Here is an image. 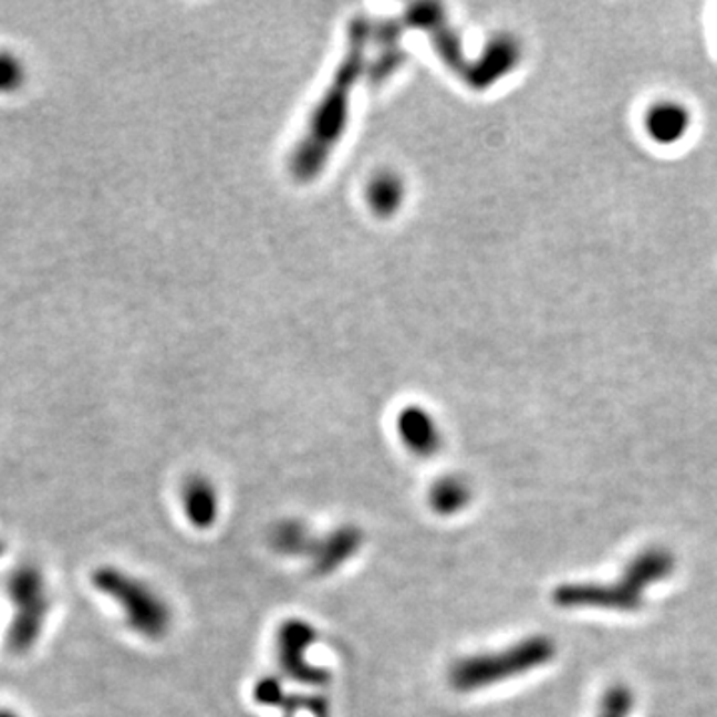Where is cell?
<instances>
[{
  "label": "cell",
  "mask_w": 717,
  "mask_h": 717,
  "mask_svg": "<svg viewBox=\"0 0 717 717\" xmlns=\"http://www.w3.org/2000/svg\"><path fill=\"white\" fill-rule=\"evenodd\" d=\"M672 570L674 557L662 548H652L634 558L624 576L614 584H567L557 588L554 602L560 607H602L634 612L642 606L646 588L669 576Z\"/></svg>",
  "instance_id": "1"
},
{
  "label": "cell",
  "mask_w": 717,
  "mask_h": 717,
  "mask_svg": "<svg viewBox=\"0 0 717 717\" xmlns=\"http://www.w3.org/2000/svg\"><path fill=\"white\" fill-rule=\"evenodd\" d=\"M554 650L557 647L550 637H528L500 652H488V654L458 659L457 664L450 667L448 679L450 686L457 692L463 694L477 692L492 684L528 674L534 667L544 666L554 657Z\"/></svg>",
  "instance_id": "2"
},
{
  "label": "cell",
  "mask_w": 717,
  "mask_h": 717,
  "mask_svg": "<svg viewBox=\"0 0 717 717\" xmlns=\"http://www.w3.org/2000/svg\"><path fill=\"white\" fill-rule=\"evenodd\" d=\"M106 590L116 596L124 612L128 614L129 624L136 627L139 634L158 637L168 630V604L146 584L122 576L118 572H110L106 576Z\"/></svg>",
  "instance_id": "3"
},
{
  "label": "cell",
  "mask_w": 717,
  "mask_h": 717,
  "mask_svg": "<svg viewBox=\"0 0 717 717\" xmlns=\"http://www.w3.org/2000/svg\"><path fill=\"white\" fill-rule=\"evenodd\" d=\"M315 642V630L308 622L289 620L285 622L278 636V656L281 669L289 677L305 682V684H323L328 682L329 674L323 667H315L305 659L309 646Z\"/></svg>",
  "instance_id": "4"
},
{
  "label": "cell",
  "mask_w": 717,
  "mask_h": 717,
  "mask_svg": "<svg viewBox=\"0 0 717 717\" xmlns=\"http://www.w3.org/2000/svg\"><path fill=\"white\" fill-rule=\"evenodd\" d=\"M694 124L692 110L676 98H662L652 102L642 116V129L646 138L664 148L684 142Z\"/></svg>",
  "instance_id": "5"
},
{
  "label": "cell",
  "mask_w": 717,
  "mask_h": 717,
  "mask_svg": "<svg viewBox=\"0 0 717 717\" xmlns=\"http://www.w3.org/2000/svg\"><path fill=\"white\" fill-rule=\"evenodd\" d=\"M361 540L363 537L355 527H341L329 532L328 537L315 540V547L311 550L313 572L328 576L333 570L343 567L357 552Z\"/></svg>",
  "instance_id": "6"
},
{
  "label": "cell",
  "mask_w": 717,
  "mask_h": 717,
  "mask_svg": "<svg viewBox=\"0 0 717 717\" xmlns=\"http://www.w3.org/2000/svg\"><path fill=\"white\" fill-rule=\"evenodd\" d=\"M181 502L189 522L196 528H209L218 518V492L208 478L189 477L181 488Z\"/></svg>",
  "instance_id": "7"
},
{
  "label": "cell",
  "mask_w": 717,
  "mask_h": 717,
  "mask_svg": "<svg viewBox=\"0 0 717 717\" xmlns=\"http://www.w3.org/2000/svg\"><path fill=\"white\" fill-rule=\"evenodd\" d=\"M398 430L408 450H413L418 457H428L437 453V427L433 418L427 417V413L418 408H408L398 420Z\"/></svg>",
  "instance_id": "8"
},
{
  "label": "cell",
  "mask_w": 717,
  "mask_h": 717,
  "mask_svg": "<svg viewBox=\"0 0 717 717\" xmlns=\"http://www.w3.org/2000/svg\"><path fill=\"white\" fill-rule=\"evenodd\" d=\"M472 498L467 480L458 477H443L428 490V505L440 517L458 515L467 508Z\"/></svg>",
  "instance_id": "9"
},
{
  "label": "cell",
  "mask_w": 717,
  "mask_h": 717,
  "mask_svg": "<svg viewBox=\"0 0 717 717\" xmlns=\"http://www.w3.org/2000/svg\"><path fill=\"white\" fill-rule=\"evenodd\" d=\"M271 547L278 550L279 554L299 557V554H311L315 547V538L311 537L309 528L299 520H281L271 530Z\"/></svg>",
  "instance_id": "10"
},
{
  "label": "cell",
  "mask_w": 717,
  "mask_h": 717,
  "mask_svg": "<svg viewBox=\"0 0 717 717\" xmlns=\"http://www.w3.org/2000/svg\"><path fill=\"white\" fill-rule=\"evenodd\" d=\"M29 80L27 62L14 50L0 49V96H10L24 89Z\"/></svg>",
  "instance_id": "11"
},
{
  "label": "cell",
  "mask_w": 717,
  "mask_h": 717,
  "mask_svg": "<svg viewBox=\"0 0 717 717\" xmlns=\"http://www.w3.org/2000/svg\"><path fill=\"white\" fill-rule=\"evenodd\" d=\"M632 706H634V697L627 687H612V689H607L606 696L602 697L596 717H627L632 711Z\"/></svg>",
  "instance_id": "12"
}]
</instances>
